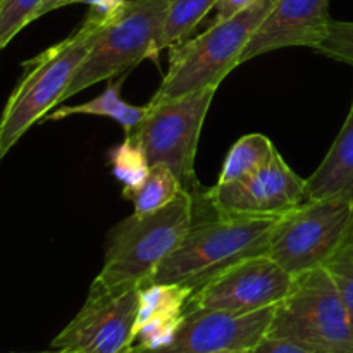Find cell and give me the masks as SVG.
<instances>
[{"instance_id":"26","label":"cell","mask_w":353,"mask_h":353,"mask_svg":"<svg viewBox=\"0 0 353 353\" xmlns=\"http://www.w3.org/2000/svg\"><path fill=\"white\" fill-rule=\"evenodd\" d=\"M71 3H88L92 12L105 17L112 14L116 9H119L124 3V0H69V6Z\"/></svg>"},{"instance_id":"16","label":"cell","mask_w":353,"mask_h":353,"mask_svg":"<svg viewBox=\"0 0 353 353\" xmlns=\"http://www.w3.org/2000/svg\"><path fill=\"white\" fill-rule=\"evenodd\" d=\"M276 150L278 148L265 134H245L228 152L217 183H234L248 178L264 168Z\"/></svg>"},{"instance_id":"27","label":"cell","mask_w":353,"mask_h":353,"mask_svg":"<svg viewBox=\"0 0 353 353\" xmlns=\"http://www.w3.org/2000/svg\"><path fill=\"white\" fill-rule=\"evenodd\" d=\"M69 6V0H43V3L40 6V9H38L37 12V19L38 17L45 16V14L52 12V10H57L61 9V7H65Z\"/></svg>"},{"instance_id":"6","label":"cell","mask_w":353,"mask_h":353,"mask_svg":"<svg viewBox=\"0 0 353 353\" xmlns=\"http://www.w3.org/2000/svg\"><path fill=\"white\" fill-rule=\"evenodd\" d=\"M268 336L288 338L319 353H353L350 316L326 269L296 276L290 295L276 307Z\"/></svg>"},{"instance_id":"30","label":"cell","mask_w":353,"mask_h":353,"mask_svg":"<svg viewBox=\"0 0 353 353\" xmlns=\"http://www.w3.org/2000/svg\"><path fill=\"white\" fill-rule=\"evenodd\" d=\"M62 353H65V352H62Z\"/></svg>"},{"instance_id":"19","label":"cell","mask_w":353,"mask_h":353,"mask_svg":"<svg viewBox=\"0 0 353 353\" xmlns=\"http://www.w3.org/2000/svg\"><path fill=\"white\" fill-rule=\"evenodd\" d=\"M217 0H169L168 12L159 37L157 52L185 40L200 21L216 7Z\"/></svg>"},{"instance_id":"14","label":"cell","mask_w":353,"mask_h":353,"mask_svg":"<svg viewBox=\"0 0 353 353\" xmlns=\"http://www.w3.org/2000/svg\"><path fill=\"white\" fill-rule=\"evenodd\" d=\"M314 199L353 202V100L336 140L319 168L307 178V200Z\"/></svg>"},{"instance_id":"15","label":"cell","mask_w":353,"mask_h":353,"mask_svg":"<svg viewBox=\"0 0 353 353\" xmlns=\"http://www.w3.org/2000/svg\"><path fill=\"white\" fill-rule=\"evenodd\" d=\"M124 85V76L117 81L109 83L107 88L100 93L97 99L88 100L79 105H68L59 107L52 114H48V121H59L69 116H99V117H109L116 123L121 124L124 133L128 134L138 126L141 119H143L145 112H147V105H133L121 99V88Z\"/></svg>"},{"instance_id":"20","label":"cell","mask_w":353,"mask_h":353,"mask_svg":"<svg viewBox=\"0 0 353 353\" xmlns=\"http://www.w3.org/2000/svg\"><path fill=\"white\" fill-rule=\"evenodd\" d=\"M110 168L117 181L123 183V193L133 192L147 178L150 162L140 141L133 137L124 138L123 143L109 152Z\"/></svg>"},{"instance_id":"9","label":"cell","mask_w":353,"mask_h":353,"mask_svg":"<svg viewBox=\"0 0 353 353\" xmlns=\"http://www.w3.org/2000/svg\"><path fill=\"white\" fill-rule=\"evenodd\" d=\"M295 285V278L269 255H257L233 265L195 290L185 310H221L248 314L278 307Z\"/></svg>"},{"instance_id":"25","label":"cell","mask_w":353,"mask_h":353,"mask_svg":"<svg viewBox=\"0 0 353 353\" xmlns=\"http://www.w3.org/2000/svg\"><path fill=\"white\" fill-rule=\"evenodd\" d=\"M255 0H217L216 7L214 9L217 10V16L214 19L216 21H224L228 17H233L236 16L238 12H241L243 9H247L248 6H252Z\"/></svg>"},{"instance_id":"23","label":"cell","mask_w":353,"mask_h":353,"mask_svg":"<svg viewBox=\"0 0 353 353\" xmlns=\"http://www.w3.org/2000/svg\"><path fill=\"white\" fill-rule=\"evenodd\" d=\"M314 50L353 68V23L331 19L327 34Z\"/></svg>"},{"instance_id":"13","label":"cell","mask_w":353,"mask_h":353,"mask_svg":"<svg viewBox=\"0 0 353 353\" xmlns=\"http://www.w3.org/2000/svg\"><path fill=\"white\" fill-rule=\"evenodd\" d=\"M331 0H276L245 47L240 64L288 47L316 48L330 30Z\"/></svg>"},{"instance_id":"8","label":"cell","mask_w":353,"mask_h":353,"mask_svg":"<svg viewBox=\"0 0 353 353\" xmlns=\"http://www.w3.org/2000/svg\"><path fill=\"white\" fill-rule=\"evenodd\" d=\"M217 88L147 103V112L128 137L140 141L152 164L172 169L183 188L195 193V157L200 133Z\"/></svg>"},{"instance_id":"22","label":"cell","mask_w":353,"mask_h":353,"mask_svg":"<svg viewBox=\"0 0 353 353\" xmlns=\"http://www.w3.org/2000/svg\"><path fill=\"white\" fill-rule=\"evenodd\" d=\"M43 0H0V50L10 43L23 28L37 21Z\"/></svg>"},{"instance_id":"12","label":"cell","mask_w":353,"mask_h":353,"mask_svg":"<svg viewBox=\"0 0 353 353\" xmlns=\"http://www.w3.org/2000/svg\"><path fill=\"white\" fill-rule=\"evenodd\" d=\"M276 307L248 314L221 310H185L174 340L150 353L250 352L269 333Z\"/></svg>"},{"instance_id":"11","label":"cell","mask_w":353,"mask_h":353,"mask_svg":"<svg viewBox=\"0 0 353 353\" xmlns=\"http://www.w3.org/2000/svg\"><path fill=\"white\" fill-rule=\"evenodd\" d=\"M138 305L140 288L117 295L90 292L74 319L54 338L52 348L65 353H130Z\"/></svg>"},{"instance_id":"18","label":"cell","mask_w":353,"mask_h":353,"mask_svg":"<svg viewBox=\"0 0 353 353\" xmlns=\"http://www.w3.org/2000/svg\"><path fill=\"white\" fill-rule=\"evenodd\" d=\"M192 290L172 283H150L140 288V305L134 330L141 324L164 317L185 316Z\"/></svg>"},{"instance_id":"21","label":"cell","mask_w":353,"mask_h":353,"mask_svg":"<svg viewBox=\"0 0 353 353\" xmlns=\"http://www.w3.org/2000/svg\"><path fill=\"white\" fill-rule=\"evenodd\" d=\"M324 269L331 276L345 305H347L353 327V226L343 243L340 245V248L326 262Z\"/></svg>"},{"instance_id":"17","label":"cell","mask_w":353,"mask_h":353,"mask_svg":"<svg viewBox=\"0 0 353 353\" xmlns=\"http://www.w3.org/2000/svg\"><path fill=\"white\" fill-rule=\"evenodd\" d=\"M183 190L181 181L169 165L152 164L145 181L133 192L123 193V196L133 202L137 214H150L164 209Z\"/></svg>"},{"instance_id":"7","label":"cell","mask_w":353,"mask_h":353,"mask_svg":"<svg viewBox=\"0 0 353 353\" xmlns=\"http://www.w3.org/2000/svg\"><path fill=\"white\" fill-rule=\"evenodd\" d=\"M353 226V202L305 200L281 216L269 240L268 255L293 278L326 265Z\"/></svg>"},{"instance_id":"1","label":"cell","mask_w":353,"mask_h":353,"mask_svg":"<svg viewBox=\"0 0 353 353\" xmlns=\"http://www.w3.org/2000/svg\"><path fill=\"white\" fill-rule=\"evenodd\" d=\"M195 196L183 190L171 203L150 214L133 212L107 236L105 259L90 292L117 293L148 285L159 265L174 252L195 221Z\"/></svg>"},{"instance_id":"4","label":"cell","mask_w":353,"mask_h":353,"mask_svg":"<svg viewBox=\"0 0 353 353\" xmlns=\"http://www.w3.org/2000/svg\"><path fill=\"white\" fill-rule=\"evenodd\" d=\"M276 0H255L236 16L210 24L202 34L179 41L169 69L152 102L178 99L205 88H219L223 79L240 65L245 47Z\"/></svg>"},{"instance_id":"29","label":"cell","mask_w":353,"mask_h":353,"mask_svg":"<svg viewBox=\"0 0 353 353\" xmlns=\"http://www.w3.org/2000/svg\"><path fill=\"white\" fill-rule=\"evenodd\" d=\"M231 353H250V352H231Z\"/></svg>"},{"instance_id":"5","label":"cell","mask_w":353,"mask_h":353,"mask_svg":"<svg viewBox=\"0 0 353 353\" xmlns=\"http://www.w3.org/2000/svg\"><path fill=\"white\" fill-rule=\"evenodd\" d=\"M169 0H124L119 9L102 17L88 55L79 65L64 102L76 93L159 55L157 43Z\"/></svg>"},{"instance_id":"3","label":"cell","mask_w":353,"mask_h":353,"mask_svg":"<svg viewBox=\"0 0 353 353\" xmlns=\"http://www.w3.org/2000/svg\"><path fill=\"white\" fill-rule=\"evenodd\" d=\"M278 219L217 214L214 219L193 221L188 233L159 265L150 283H172L195 292L241 261L268 255Z\"/></svg>"},{"instance_id":"2","label":"cell","mask_w":353,"mask_h":353,"mask_svg":"<svg viewBox=\"0 0 353 353\" xmlns=\"http://www.w3.org/2000/svg\"><path fill=\"white\" fill-rule=\"evenodd\" d=\"M102 17L90 10L74 33L24 62L23 76L0 116V162L34 124L64 102L65 92L92 48Z\"/></svg>"},{"instance_id":"24","label":"cell","mask_w":353,"mask_h":353,"mask_svg":"<svg viewBox=\"0 0 353 353\" xmlns=\"http://www.w3.org/2000/svg\"><path fill=\"white\" fill-rule=\"evenodd\" d=\"M250 353H319L299 341L288 340V338L265 336Z\"/></svg>"},{"instance_id":"10","label":"cell","mask_w":353,"mask_h":353,"mask_svg":"<svg viewBox=\"0 0 353 353\" xmlns=\"http://www.w3.org/2000/svg\"><path fill=\"white\" fill-rule=\"evenodd\" d=\"M221 216L281 217L307 200V179H302L278 150L271 161L234 183H216L200 193Z\"/></svg>"},{"instance_id":"28","label":"cell","mask_w":353,"mask_h":353,"mask_svg":"<svg viewBox=\"0 0 353 353\" xmlns=\"http://www.w3.org/2000/svg\"><path fill=\"white\" fill-rule=\"evenodd\" d=\"M37 353H62V352H59V350H50V352H37Z\"/></svg>"}]
</instances>
